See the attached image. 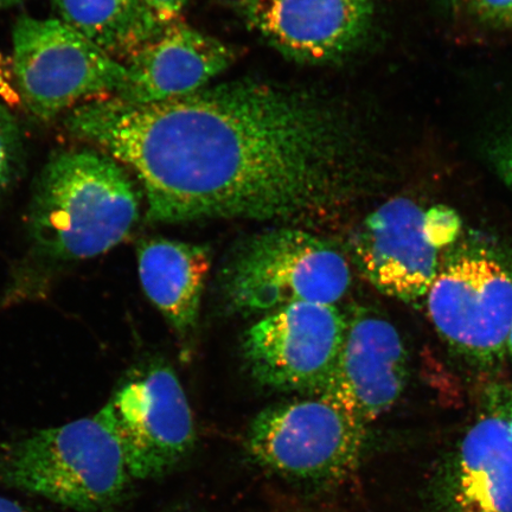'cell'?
Masks as SVG:
<instances>
[{"label":"cell","instance_id":"cell-1","mask_svg":"<svg viewBox=\"0 0 512 512\" xmlns=\"http://www.w3.org/2000/svg\"><path fill=\"white\" fill-rule=\"evenodd\" d=\"M66 126L127 166L147 219L287 220L331 208L354 182V134L319 96L236 81L153 104L85 102Z\"/></svg>","mask_w":512,"mask_h":512},{"label":"cell","instance_id":"cell-2","mask_svg":"<svg viewBox=\"0 0 512 512\" xmlns=\"http://www.w3.org/2000/svg\"><path fill=\"white\" fill-rule=\"evenodd\" d=\"M138 217V192L123 165L104 152L72 150L43 169L28 228L38 255L69 262L118 246Z\"/></svg>","mask_w":512,"mask_h":512},{"label":"cell","instance_id":"cell-3","mask_svg":"<svg viewBox=\"0 0 512 512\" xmlns=\"http://www.w3.org/2000/svg\"><path fill=\"white\" fill-rule=\"evenodd\" d=\"M131 478L106 406L91 418L0 445V483L78 512H114Z\"/></svg>","mask_w":512,"mask_h":512},{"label":"cell","instance_id":"cell-4","mask_svg":"<svg viewBox=\"0 0 512 512\" xmlns=\"http://www.w3.org/2000/svg\"><path fill=\"white\" fill-rule=\"evenodd\" d=\"M350 286L345 256L329 241L294 228L243 241L222 273L224 297L246 316L304 303L335 305Z\"/></svg>","mask_w":512,"mask_h":512},{"label":"cell","instance_id":"cell-5","mask_svg":"<svg viewBox=\"0 0 512 512\" xmlns=\"http://www.w3.org/2000/svg\"><path fill=\"white\" fill-rule=\"evenodd\" d=\"M12 74L21 104L53 120L85 102L118 95L127 69L61 19L18 18Z\"/></svg>","mask_w":512,"mask_h":512},{"label":"cell","instance_id":"cell-6","mask_svg":"<svg viewBox=\"0 0 512 512\" xmlns=\"http://www.w3.org/2000/svg\"><path fill=\"white\" fill-rule=\"evenodd\" d=\"M366 426L323 399L279 403L256 415L247 452L256 465L310 486L341 484L357 469Z\"/></svg>","mask_w":512,"mask_h":512},{"label":"cell","instance_id":"cell-7","mask_svg":"<svg viewBox=\"0 0 512 512\" xmlns=\"http://www.w3.org/2000/svg\"><path fill=\"white\" fill-rule=\"evenodd\" d=\"M348 318L335 305L304 303L262 316L245 334L243 360L262 386L317 396L330 380Z\"/></svg>","mask_w":512,"mask_h":512},{"label":"cell","instance_id":"cell-8","mask_svg":"<svg viewBox=\"0 0 512 512\" xmlns=\"http://www.w3.org/2000/svg\"><path fill=\"white\" fill-rule=\"evenodd\" d=\"M123 441L132 478L166 475L195 446L194 415L175 371L152 364L124 383L107 403Z\"/></svg>","mask_w":512,"mask_h":512},{"label":"cell","instance_id":"cell-9","mask_svg":"<svg viewBox=\"0 0 512 512\" xmlns=\"http://www.w3.org/2000/svg\"><path fill=\"white\" fill-rule=\"evenodd\" d=\"M428 316L463 355L491 362L507 350L512 277L486 256H465L441 270L427 292Z\"/></svg>","mask_w":512,"mask_h":512},{"label":"cell","instance_id":"cell-10","mask_svg":"<svg viewBox=\"0 0 512 512\" xmlns=\"http://www.w3.org/2000/svg\"><path fill=\"white\" fill-rule=\"evenodd\" d=\"M427 210L408 198H394L368 215L350 240L352 260L363 277L406 303L424 297L440 272L444 247L434 238Z\"/></svg>","mask_w":512,"mask_h":512},{"label":"cell","instance_id":"cell-11","mask_svg":"<svg viewBox=\"0 0 512 512\" xmlns=\"http://www.w3.org/2000/svg\"><path fill=\"white\" fill-rule=\"evenodd\" d=\"M406 380L407 352L398 330L375 313L358 309L348 318L336 366L316 398L367 427L395 405Z\"/></svg>","mask_w":512,"mask_h":512},{"label":"cell","instance_id":"cell-12","mask_svg":"<svg viewBox=\"0 0 512 512\" xmlns=\"http://www.w3.org/2000/svg\"><path fill=\"white\" fill-rule=\"evenodd\" d=\"M249 27L274 49L304 63L342 59L370 29L373 0H238Z\"/></svg>","mask_w":512,"mask_h":512},{"label":"cell","instance_id":"cell-13","mask_svg":"<svg viewBox=\"0 0 512 512\" xmlns=\"http://www.w3.org/2000/svg\"><path fill=\"white\" fill-rule=\"evenodd\" d=\"M234 60L226 43L176 21L128 57L126 85L115 96L133 104L182 98L206 88Z\"/></svg>","mask_w":512,"mask_h":512},{"label":"cell","instance_id":"cell-14","mask_svg":"<svg viewBox=\"0 0 512 512\" xmlns=\"http://www.w3.org/2000/svg\"><path fill=\"white\" fill-rule=\"evenodd\" d=\"M447 512H512V440L501 413L467 432L448 473Z\"/></svg>","mask_w":512,"mask_h":512},{"label":"cell","instance_id":"cell-15","mask_svg":"<svg viewBox=\"0 0 512 512\" xmlns=\"http://www.w3.org/2000/svg\"><path fill=\"white\" fill-rule=\"evenodd\" d=\"M138 272L143 290L179 334L197 323L211 267L206 246L163 238L138 246Z\"/></svg>","mask_w":512,"mask_h":512},{"label":"cell","instance_id":"cell-16","mask_svg":"<svg viewBox=\"0 0 512 512\" xmlns=\"http://www.w3.org/2000/svg\"><path fill=\"white\" fill-rule=\"evenodd\" d=\"M54 4L62 22L119 62L163 30L144 0H54Z\"/></svg>","mask_w":512,"mask_h":512},{"label":"cell","instance_id":"cell-17","mask_svg":"<svg viewBox=\"0 0 512 512\" xmlns=\"http://www.w3.org/2000/svg\"><path fill=\"white\" fill-rule=\"evenodd\" d=\"M23 162V140L18 121L0 105V197L9 189Z\"/></svg>","mask_w":512,"mask_h":512},{"label":"cell","instance_id":"cell-18","mask_svg":"<svg viewBox=\"0 0 512 512\" xmlns=\"http://www.w3.org/2000/svg\"><path fill=\"white\" fill-rule=\"evenodd\" d=\"M454 3L480 24L512 27V0H454Z\"/></svg>","mask_w":512,"mask_h":512},{"label":"cell","instance_id":"cell-19","mask_svg":"<svg viewBox=\"0 0 512 512\" xmlns=\"http://www.w3.org/2000/svg\"><path fill=\"white\" fill-rule=\"evenodd\" d=\"M189 0H144L147 10L159 27L179 21Z\"/></svg>","mask_w":512,"mask_h":512},{"label":"cell","instance_id":"cell-20","mask_svg":"<svg viewBox=\"0 0 512 512\" xmlns=\"http://www.w3.org/2000/svg\"><path fill=\"white\" fill-rule=\"evenodd\" d=\"M0 99L14 106L21 104L12 74L11 57L0 53Z\"/></svg>","mask_w":512,"mask_h":512},{"label":"cell","instance_id":"cell-21","mask_svg":"<svg viewBox=\"0 0 512 512\" xmlns=\"http://www.w3.org/2000/svg\"><path fill=\"white\" fill-rule=\"evenodd\" d=\"M495 160L497 168L512 188V134L504 138L503 142L498 145L495 152Z\"/></svg>","mask_w":512,"mask_h":512},{"label":"cell","instance_id":"cell-22","mask_svg":"<svg viewBox=\"0 0 512 512\" xmlns=\"http://www.w3.org/2000/svg\"><path fill=\"white\" fill-rule=\"evenodd\" d=\"M0 512H42L14 499L0 497Z\"/></svg>","mask_w":512,"mask_h":512},{"label":"cell","instance_id":"cell-23","mask_svg":"<svg viewBox=\"0 0 512 512\" xmlns=\"http://www.w3.org/2000/svg\"><path fill=\"white\" fill-rule=\"evenodd\" d=\"M501 414L503 416L505 424H507L510 438L512 440V396Z\"/></svg>","mask_w":512,"mask_h":512},{"label":"cell","instance_id":"cell-24","mask_svg":"<svg viewBox=\"0 0 512 512\" xmlns=\"http://www.w3.org/2000/svg\"><path fill=\"white\" fill-rule=\"evenodd\" d=\"M24 2L25 0H0V10L11 9Z\"/></svg>","mask_w":512,"mask_h":512},{"label":"cell","instance_id":"cell-25","mask_svg":"<svg viewBox=\"0 0 512 512\" xmlns=\"http://www.w3.org/2000/svg\"><path fill=\"white\" fill-rule=\"evenodd\" d=\"M505 351H508V354L510 356H512V324H511V328H510V332H509V337H508V342H507V350Z\"/></svg>","mask_w":512,"mask_h":512}]
</instances>
